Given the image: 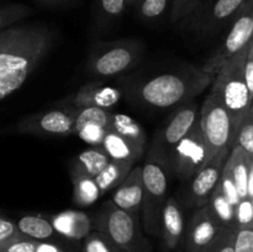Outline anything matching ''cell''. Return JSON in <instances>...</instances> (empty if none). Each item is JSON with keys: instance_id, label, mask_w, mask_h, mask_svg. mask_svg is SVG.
<instances>
[{"instance_id": "cell-1", "label": "cell", "mask_w": 253, "mask_h": 252, "mask_svg": "<svg viewBox=\"0 0 253 252\" xmlns=\"http://www.w3.org/2000/svg\"><path fill=\"white\" fill-rule=\"evenodd\" d=\"M214 77L192 64L175 66L150 74L119 77L121 95L137 108L146 110H173L211 85Z\"/></svg>"}, {"instance_id": "cell-2", "label": "cell", "mask_w": 253, "mask_h": 252, "mask_svg": "<svg viewBox=\"0 0 253 252\" xmlns=\"http://www.w3.org/2000/svg\"><path fill=\"white\" fill-rule=\"evenodd\" d=\"M46 24L11 25L0 30V100L19 90L54 44Z\"/></svg>"}, {"instance_id": "cell-3", "label": "cell", "mask_w": 253, "mask_h": 252, "mask_svg": "<svg viewBox=\"0 0 253 252\" xmlns=\"http://www.w3.org/2000/svg\"><path fill=\"white\" fill-rule=\"evenodd\" d=\"M249 44V43H247ZM247 44L234 57L225 62L211 82V91L226 108L234 121L235 128L252 106L253 94L250 93L244 79V62Z\"/></svg>"}, {"instance_id": "cell-4", "label": "cell", "mask_w": 253, "mask_h": 252, "mask_svg": "<svg viewBox=\"0 0 253 252\" xmlns=\"http://www.w3.org/2000/svg\"><path fill=\"white\" fill-rule=\"evenodd\" d=\"M91 224L124 251L152 252V245L142 232L140 214L125 211L111 200L104 203Z\"/></svg>"}, {"instance_id": "cell-5", "label": "cell", "mask_w": 253, "mask_h": 252, "mask_svg": "<svg viewBox=\"0 0 253 252\" xmlns=\"http://www.w3.org/2000/svg\"><path fill=\"white\" fill-rule=\"evenodd\" d=\"M145 44L138 40L126 39L115 41H98L88 56L86 69L96 78L121 77L142 59Z\"/></svg>"}, {"instance_id": "cell-6", "label": "cell", "mask_w": 253, "mask_h": 252, "mask_svg": "<svg viewBox=\"0 0 253 252\" xmlns=\"http://www.w3.org/2000/svg\"><path fill=\"white\" fill-rule=\"evenodd\" d=\"M199 116V106L194 100L173 109L170 115L161 124L155 132L146 160L157 162L172 174L173 153L175 147Z\"/></svg>"}, {"instance_id": "cell-7", "label": "cell", "mask_w": 253, "mask_h": 252, "mask_svg": "<svg viewBox=\"0 0 253 252\" xmlns=\"http://www.w3.org/2000/svg\"><path fill=\"white\" fill-rule=\"evenodd\" d=\"M167 170L157 162L146 160L142 166V203L140 209L141 226L150 236H160V219L168 198Z\"/></svg>"}, {"instance_id": "cell-8", "label": "cell", "mask_w": 253, "mask_h": 252, "mask_svg": "<svg viewBox=\"0 0 253 252\" xmlns=\"http://www.w3.org/2000/svg\"><path fill=\"white\" fill-rule=\"evenodd\" d=\"M198 119L207 142L208 162L220 151H231L236 128L229 111L212 93L205 98Z\"/></svg>"}, {"instance_id": "cell-9", "label": "cell", "mask_w": 253, "mask_h": 252, "mask_svg": "<svg viewBox=\"0 0 253 252\" xmlns=\"http://www.w3.org/2000/svg\"><path fill=\"white\" fill-rule=\"evenodd\" d=\"M226 34L221 40L211 56L207 59L204 66L200 67L203 72L214 77L225 62L241 51L252 40L253 35V0H247L246 4L237 14L234 21L227 27Z\"/></svg>"}, {"instance_id": "cell-10", "label": "cell", "mask_w": 253, "mask_h": 252, "mask_svg": "<svg viewBox=\"0 0 253 252\" xmlns=\"http://www.w3.org/2000/svg\"><path fill=\"white\" fill-rule=\"evenodd\" d=\"M78 108L59 105L22 118L16 131L22 135L40 137H68L74 135V120Z\"/></svg>"}, {"instance_id": "cell-11", "label": "cell", "mask_w": 253, "mask_h": 252, "mask_svg": "<svg viewBox=\"0 0 253 252\" xmlns=\"http://www.w3.org/2000/svg\"><path fill=\"white\" fill-rule=\"evenodd\" d=\"M247 0H203L185 20L189 30L200 36H214L226 30Z\"/></svg>"}, {"instance_id": "cell-12", "label": "cell", "mask_w": 253, "mask_h": 252, "mask_svg": "<svg viewBox=\"0 0 253 252\" xmlns=\"http://www.w3.org/2000/svg\"><path fill=\"white\" fill-rule=\"evenodd\" d=\"M230 150H222L203 168H200L192 178L180 183L179 198L187 208H202L216 188L226 163Z\"/></svg>"}, {"instance_id": "cell-13", "label": "cell", "mask_w": 253, "mask_h": 252, "mask_svg": "<svg viewBox=\"0 0 253 252\" xmlns=\"http://www.w3.org/2000/svg\"><path fill=\"white\" fill-rule=\"evenodd\" d=\"M208 163V147L204 133L197 119L187 135L180 140L173 153L172 174L180 183L192 178Z\"/></svg>"}, {"instance_id": "cell-14", "label": "cell", "mask_w": 253, "mask_h": 252, "mask_svg": "<svg viewBox=\"0 0 253 252\" xmlns=\"http://www.w3.org/2000/svg\"><path fill=\"white\" fill-rule=\"evenodd\" d=\"M121 91L119 88L108 85L103 81H93L81 86L76 94L59 101V105L74 108H100L109 110L120 101Z\"/></svg>"}, {"instance_id": "cell-15", "label": "cell", "mask_w": 253, "mask_h": 252, "mask_svg": "<svg viewBox=\"0 0 253 252\" xmlns=\"http://www.w3.org/2000/svg\"><path fill=\"white\" fill-rule=\"evenodd\" d=\"M111 111L100 108H82L74 120V135L91 147H100L110 123Z\"/></svg>"}, {"instance_id": "cell-16", "label": "cell", "mask_w": 253, "mask_h": 252, "mask_svg": "<svg viewBox=\"0 0 253 252\" xmlns=\"http://www.w3.org/2000/svg\"><path fill=\"white\" fill-rule=\"evenodd\" d=\"M185 221L182 205L174 197H168L160 219V236L167 251H173L182 242L184 236Z\"/></svg>"}, {"instance_id": "cell-17", "label": "cell", "mask_w": 253, "mask_h": 252, "mask_svg": "<svg viewBox=\"0 0 253 252\" xmlns=\"http://www.w3.org/2000/svg\"><path fill=\"white\" fill-rule=\"evenodd\" d=\"M142 192V166H133L123 182L114 189L110 200L125 211L140 214Z\"/></svg>"}, {"instance_id": "cell-18", "label": "cell", "mask_w": 253, "mask_h": 252, "mask_svg": "<svg viewBox=\"0 0 253 252\" xmlns=\"http://www.w3.org/2000/svg\"><path fill=\"white\" fill-rule=\"evenodd\" d=\"M220 231L204 207L197 208L185 226L184 249L187 252H200Z\"/></svg>"}, {"instance_id": "cell-19", "label": "cell", "mask_w": 253, "mask_h": 252, "mask_svg": "<svg viewBox=\"0 0 253 252\" xmlns=\"http://www.w3.org/2000/svg\"><path fill=\"white\" fill-rule=\"evenodd\" d=\"M224 168L231 175L240 198L253 199V157L241 148L232 147Z\"/></svg>"}, {"instance_id": "cell-20", "label": "cell", "mask_w": 253, "mask_h": 252, "mask_svg": "<svg viewBox=\"0 0 253 252\" xmlns=\"http://www.w3.org/2000/svg\"><path fill=\"white\" fill-rule=\"evenodd\" d=\"M56 234L69 240H83L93 229L88 214L79 210H63L48 217Z\"/></svg>"}, {"instance_id": "cell-21", "label": "cell", "mask_w": 253, "mask_h": 252, "mask_svg": "<svg viewBox=\"0 0 253 252\" xmlns=\"http://www.w3.org/2000/svg\"><path fill=\"white\" fill-rule=\"evenodd\" d=\"M100 147L111 161L130 162L135 165L145 153V148L136 145L132 141L108 130Z\"/></svg>"}, {"instance_id": "cell-22", "label": "cell", "mask_w": 253, "mask_h": 252, "mask_svg": "<svg viewBox=\"0 0 253 252\" xmlns=\"http://www.w3.org/2000/svg\"><path fill=\"white\" fill-rule=\"evenodd\" d=\"M71 179L73 184V203L78 207H90L101 197L95 179L74 166H71Z\"/></svg>"}, {"instance_id": "cell-23", "label": "cell", "mask_w": 253, "mask_h": 252, "mask_svg": "<svg viewBox=\"0 0 253 252\" xmlns=\"http://www.w3.org/2000/svg\"><path fill=\"white\" fill-rule=\"evenodd\" d=\"M204 208L210 219L220 230H235V205H232L227 200V198L222 194L217 185L209 197Z\"/></svg>"}, {"instance_id": "cell-24", "label": "cell", "mask_w": 253, "mask_h": 252, "mask_svg": "<svg viewBox=\"0 0 253 252\" xmlns=\"http://www.w3.org/2000/svg\"><path fill=\"white\" fill-rule=\"evenodd\" d=\"M108 130L132 141V142L141 146V147H146L147 136H146L145 130L135 119L126 115V114H111Z\"/></svg>"}, {"instance_id": "cell-25", "label": "cell", "mask_w": 253, "mask_h": 252, "mask_svg": "<svg viewBox=\"0 0 253 252\" xmlns=\"http://www.w3.org/2000/svg\"><path fill=\"white\" fill-rule=\"evenodd\" d=\"M16 225L20 234L40 242L52 239L56 232L48 217L42 215L26 214L17 220Z\"/></svg>"}, {"instance_id": "cell-26", "label": "cell", "mask_w": 253, "mask_h": 252, "mask_svg": "<svg viewBox=\"0 0 253 252\" xmlns=\"http://www.w3.org/2000/svg\"><path fill=\"white\" fill-rule=\"evenodd\" d=\"M133 163L130 162H121V161H109L108 165L105 166L103 170L96 175L95 179L96 184H98L100 194H105V193L110 192V190L115 189L119 184L124 180V178L127 175L131 168L133 167Z\"/></svg>"}, {"instance_id": "cell-27", "label": "cell", "mask_w": 253, "mask_h": 252, "mask_svg": "<svg viewBox=\"0 0 253 252\" xmlns=\"http://www.w3.org/2000/svg\"><path fill=\"white\" fill-rule=\"evenodd\" d=\"M125 0H93V15L96 25L106 29L116 24L125 12Z\"/></svg>"}, {"instance_id": "cell-28", "label": "cell", "mask_w": 253, "mask_h": 252, "mask_svg": "<svg viewBox=\"0 0 253 252\" xmlns=\"http://www.w3.org/2000/svg\"><path fill=\"white\" fill-rule=\"evenodd\" d=\"M110 158L108 157L101 147H91L85 151H82L76 158H74V167L79 168L90 177L95 178L101 170L105 168Z\"/></svg>"}, {"instance_id": "cell-29", "label": "cell", "mask_w": 253, "mask_h": 252, "mask_svg": "<svg viewBox=\"0 0 253 252\" xmlns=\"http://www.w3.org/2000/svg\"><path fill=\"white\" fill-rule=\"evenodd\" d=\"M140 20L145 24H157L169 14L170 0H140L136 6Z\"/></svg>"}, {"instance_id": "cell-30", "label": "cell", "mask_w": 253, "mask_h": 252, "mask_svg": "<svg viewBox=\"0 0 253 252\" xmlns=\"http://www.w3.org/2000/svg\"><path fill=\"white\" fill-rule=\"evenodd\" d=\"M232 147H239L250 157H253V105L245 114L235 131Z\"/></svg>"}, {"instance_id": "cell-31", "label": "cell", "mask_w": 253, "mask_h": 252, "mask_svg": "<svg viewBox=\"0 0 253 252\" xmlns=\"http://www.w3.org/2000/svg\"><path fill=\"white\" fill-rule=\"evenodd\" d=\"M34 14V9L26 4H6L0 5V30L6 29L17 24L21 20L27 19Z\"/></svg>"}, {"instance_id": "cell-32", "label": "cell", "mask_w": 253, "mask_h": 252, "mask_svg": "<svg viewBox=\"0 0 253 252\" xmlns=\"http://www.w3.org/2000/svg\"><path fill=\"white\" fill-rule=\"evenodd\" d=\"M83 252H126L114 241H111L105 234L100 231H90L83 239Z\"/></svg>"}, {"instance_id": "cell-33", "label": "cell", "mask_w": 253, "mask_h": 252, "mask_svg": "<svg viewBox=\"0 0 253 252\" xmlns=\"http://www.w3.org/2000/svg\"><path fill=\"white\" fill-rule=\"evenodd\" d=\"M203 0H170L169 20L172 24H179L185 21Z\"/></svg>"}, {"instance_id": "cell-34", "label": "cell", "mask_w": 253, "mask_h": 252, "mask_svg": "<svg viewBox=\"0 0 253 252\" xmlns=\"http://www.w3.org/2000/svg\"><path fill=\"white\" fill-rule=\"evenodd\" d=\"M253 229V199L242 198L235 205V230Z\"/></svg>"}, {"instance_id": "cell-35", "label": "cell", "mask_w": 253, "mask_h": 252, "mask_svg": "<svg viewBox=\"0 0 253 252\" xmlns=\"http://www.w3.org/2000/svg\"><path fill=\"white\" fill-rule=\"evenodd\" d=\"M235 230L222 229L200 252H234Z\"/></svg>"}, {"instance_id": "cell-36", "label": "cell", "mask_w": 253, "mask_h": 252, "mask_svg": "<svg viewBox=\"0 0 253 252\" xmlns=\"http://www.w3.org/2000/svg\"><path fill=\"white\" fill-rule=\"evenodd\" d=\"M39 242L24 235H20L16 239L0 245V252H35Z\"/></svg>"}, {"instance_id": "cell-37", "label": "cell", "mask_w": 253, "mask_h": 252, "mask_svg": "<svg viewBox=\"0 0 253 252\" xmlns=\"http://www.w3.org/2000/svg\"><path fill=\"white\" fill-rule=\"evenodd\" d=\"M217 188L221 190L222 194L227 198V200H229L232 205H236L237 203L240 202V199H241L239 195V192H237L236 189V185H235L234 180H232L231 175L229 174V172H227L225 168L222 169L221 177H220L219 182H217Z\"/></svg>"}, {"instance_id": "cell-38", "label": "cell", "mask_w": 253, "mask_h": 252, "mask_svg": "<svg viewBox=\"0 0 253 252\" xmlns=\"http://www.w3.org/2000/svg\"><path fill=\"white\" fill-rule=\"evenodd\" d=\"M234 252H253V229L235 230Z\"/></svg>"}, {"instance_id": "cell-39", "label": "cell", "mask_w": 253, "mask_h": 252, "mask_svg": "<svg viewBox=\"0 0 253 252\" xmlns=\"http://www.w3.org/2000/svg\"><path fill=\"white\" fill-rule=\"evenodd\" d=\"M21 234L17 229L16 221L0 215V245L5 244L12 239H16Z\"/></svg>"}, {"instance_id": "cell-40", "label": "cell", "mask_w": 253, "mask_h": 252, "mask_svg": "<svg viewBox=\"0 0 253 252\" xmlns=\"http://www.w3.org/2000/svg\"><path fill=\"white\" fill-rule=\"evenodd\" d=\"M242 72H244V79L247 89L250 90V93L253 94V40H251L247 44L246 57H245Z\"/></svg>"}, {"instance_id": "cell-41", "label": "cell", "mask_w": 253, "mask_h": 252, "mask_svg": "<svg viewBox=\"0 0 253 252\" xmlns=\"http://www.w3.org/2000/svg\"><path fill=\"white\" fill-rule=\"evenodd\" d=\"M36 4L47 9H67L78 2V0H34Z\"/></svg>"}, {"instance_id": "cell-42", "label": "cell", "mask_w": 253, "mask_h": 252, "mask_svg": "<svg viewBox=\"0 0 253 252\" xmlns=\"http://www.w3.org/2000/svg\"><path fill=\"white\" fill-rule=\"evenodd\" d=\"M35 252H64L63 250L59 249L57 245L51 244V242H47V241H42L39 242L36 247V251Z\"/></svg>"}, {"instance_id": "cell-43", "label": "cell", "mask_w": 253, "mask_h": 252, "mask_svg": "<svg viewBox=\"0 0 253 252\" xmlns=\"http://www.w3.org/2000/svg\"><path fill=\"white\" fill-rule=\"evenodd\" d=\"M125 1H126V5H127V7H136L140 0H125Z\"/></svg>"}]
</instances>
